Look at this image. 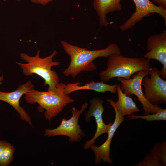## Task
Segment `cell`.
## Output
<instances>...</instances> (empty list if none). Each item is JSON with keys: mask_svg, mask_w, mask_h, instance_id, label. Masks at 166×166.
<instances>
[{"mask_svg": "<svg viewBox=\"0 0 166 166\" xmlns=\"http://www.w3.org/2000/svg\"><path fill=\"white\" fill-rule=\"evenodd\" d=\"M61 44L70 59L69 65L63 73L65 77L70 75L73 78L81 72H91L96 70L97 67L93 62L96 59L108 57L114 53L121 54L119 46L115 43H111L104 49L97 50H88L64 41L61 42Z\"/></svg>", "mask_w": 166, "mask_h": 166, "instance_id": "obj_1", "label": "cell"}, {"mask_svg": "<svg viewBox=\"0 0 166 166\" xmlns=\"http://www.w3.org/2000/svg\"><path fill=\"white\" fill-rule=\"evenodd\" d=\"M65 83L60 82L56 88L53 90L40 91L34 88L26 93L24 98L28 104H38L39 112L45 110V118L50 121L61 112L68 104L74 101L65 92Z\"/></svg>", "mask_w": 166, "mask_h": 166, "instance_id": "obj_2", "label": "cell"}, {"mask_svg": "<svg viewBox=\"0 0 166 166\" xmlns=\"http://www.w3.org/2000/svg\"><path fill=\"white\" fill-rule=\"evenodd\" d=\"M40 50L38 49L36 55L33 57L21 53L20 57L27 63L18 62H16V63L22 69L26 76L36 74L44 80V85L48 86V91L54 90L60 83L58 74L55 71L51 69L53 66L60 64V62L54 61L53 60L57 52L54 50L50 55L43 58L40 57Z\"/></svg>", "mask_w": 166, "mask_h": 166, "instance_id": "obj_3", "label": "cell"}, {"mask_svg": "<svg viewBox=\"0 0 166 166\" xmlns=\"http://www.w3.org/2000/svg\"><path fill=\"white\" fill-rule=\"evenodd\" d=\"M107 68L101 71L99 76L101 81L106 83L115 77L128 80L134 73L151 69V60L144 57H129L121 54L114 53L108 57Z\"/></svg>", "mask_w": 166, "mask_h": 166, "instance_id": "obj_4", "label": "cell"}, {"mask_svg": "<svg viewBox=\"0 0 166 166\" xmlns=\"http://www.w3.org/2000/svg\"><path fill=\"white\" fill-rule=\"evenodd\" d=\"M88 104L86 102L81 106V109L78 110L75 107L71 109L72 116L67 120L62 118L60 125L54 129H46L44 136L51 137L58 135H63L69 137V140L71 142H77L81 140L86 136L85 134L81 129L78 124L80 115L88 107Z\"/></svg>", "mask_w": 166, "mask_h": 166, "instance_id": "obj_5", "label": "cell"}, {"mask_svg": "<svg viewBox=\"0 0 166 166\" xmlns=\"http://www.w3.org/2000/svg\"><path fill=\"white\" fill-rule=\"evenodd\" d=\"M148 72L140 70L132 76L128 80L117 77V80L121 82L120 89L127 96L135 95L141 103L144 111V115L154 113L162 111L164 109L158 105H153L145 98L142 89V82L144 77L148 75Z\"/></svg>", "mask_w": 166, "mask_h": 166, "instance_id": "obj_6", "label": "cell"}, {"mask_svg": "<svg viewBox=\"0 0 166 166\" xmlns=\"http://www.w3.org/2000/svg\"><path fill=\"white\" fill-rule=\"evenodd\" d=\"M149 77H144L142 85L144 88V96L153 105L166 104V81L160 77L158 68H151L148 72Z\"/></svg>", "mask_w": 166, "mask_h": 166, "instance_id": "obj_7", "label": "cell"}, {"mask_svg": "<svg viewBox=\"0 0 166 166\" xmlns=\"http://www.w3.org/2000/svg\"><path fill=\"white\" fill-rule=\"evenodd\" d=\"M136 7L135 11L123 24L119 26L123 31L131 29L144 17L150 16L152 14L156 13L164 18L166 26V8L157 6L150 0H132Z\"/></svg>", "mask_w": 166, "mask_h": 166, "instance_id": "obj_8", "label": "cell"}, {"mask_svg": "<svg viewBox=\"0 0 166 166\" xmlns=\"http://www.w3.org/2000/svg\"><path fill=\"white\" fill-rule=\"evenodd\" d=\"M103 102V100L98 97L92 98L89 101L90 106L89 110L85 113V121L86 122H89L90 117L92 116L94 118L97 124L96 130L94 136L83 144V148L85 150L90 148L92 144H94L96 139L100 135L107 133L113 124L110 122L106 124L103 122L102 117L104 110L102 105Z\"/></svg>", "mask_w": 166, "mask_h": 166, "instance_id": "obj_9", "label": "cell"}, {"mask_svg": "<svg viewBox=\"0 0 166 166\" xmlns=\"http://www.w3.org/2000/svg\"><path fill=\"white\" fill-rule=\"evenodd\" d=\"M147 49L148 51L144 57L150 59H154L162 65L160 71V77L166 78V30L161 33L150 36L147 41Z\"/></svg>", "mask_w": 166, "mask_h": 166, "instance_id": "obj_10", "label": "cell"}, {"mask_svg": "<svg viewBox=\"0 0 166 166\" xmlns=\"http://www.w3.org/2000/svg\"><path fill=\"white\" fill-rule=\"evenodd\" d=\"M35 86L30 80L20 85L16 89L10 92L0 91V101H4L13 107L19 115L20 118L31 126L33 124L31 118L26 110L21 106L19 101L21 97L34 89Z\"/></svg>", "mask_w": 166, "mask_h": 166, "instance_id": "obj_11", "label": "cell"}, {"mask_svg": "<svg viewBox=\"0 0 166 166\" xmlns=\"http://www.w3.org/2000/svg\"><path fill=\"white\" fill-rule=\"evenodd\" d=\"M115 112L114 122L110 126L108 132V137L105 142L99 146L92 144L90 147L93 152L95 159L94 163L96 164H100L102 161L104 163L111 164L113 161L111 158L110 147L112 140L117 128L124 121L125 118L122 116L113 106Z\"/></svg>", "mask_w": 166, "mask_h": 166, "instance_id": "obj_12", "label": "cell"}, {"mask_svg": "<svg viewBox=\"0 0 166 166\" xmlns=\"http://www.w3.org/2000/svg\"><path fill=\"white\" fill-rule=\"evenodd\" d=\"M117 92L118 97L117 102H115L111 99H108L106 101L114 106L122 116L131 115L140 111L132 98L122 91L120 85H117Z\"/></svg>", "mask_w": 166, "mask_h": 166, "instance_id": "obj_13", "label": "cell"}, {"mask_svg": "<svg viewBox=\"0 0 166 166\" xmlns=\"http://www.w3.org/2000/svg\"><path fill=\"white\" fill-rule=\"evenodd\" d=\"M80 82L68 83L65 84L64 92L65 93L69 95L72 93L79 90H90L98 92L105 93L108 91L112 93L117 92V85H111L102 81L96 82L92 81L85 85H80L82 84Z\"/></svg>", "mask_w": 166, "mask_h": 166, "instance_id": "obj_14", "label": "cell"}, {"mask_svg": "<svg viewBox=\"0 0 166 166\" xmlns=\"http://www.w3.org/2000/svg\"><path fill=\"white\" fill-rule=\"evenodd\" d=\"M93 5L98 16L100 25L105 27L111 23L107 21V15L122 9L121 5L118 0H94Z\"/></svg>", "mask_w": 166, "mask_h": 166, "instance_id": "obj_15", "label": "cell"}, {"mask_svg": "<svg viewBox=\"0 0 166 166\" xmlns=\"http://www.w3.org/2000/svg\"><path fill=\"white\" fill-rule=\"evenodd\" d=\"M15 149L10 142L0 140V166H7L12 162Z\"/></svg>", "mask_w": 166, "mask_h": 166, "instance_id": "obj_16", "label": "cell"}, {"mask_svg": "<svg viewBox=\"0 0 166 166\" xmlns=\"http://www.w3.org/2000/svg\"><path fill=\"white\" fill-rule=\"evenodd\" d=\"M152 154L159 159L163 166L166 165V141L156 143L150 150Z\"/></svg>", "mask_w": 166, "mask_h": 166, "instance_id": "obj_17", "label": "cell"}, {"mask_svg": "<svg viewBox=\"0 0 166 166\" xmlns=\"http://www.w3.org/2000/svg\"><path fill=\"white\" fill-rule=\"evenodd\" d=\"M128 117H130V118L127 120L141 119L146 120L147 121H165L166 120V109H164L161 111L152 113V114H150L144 116H138L133 114L129 116Z\"/></svg>", "mask_w": 166, "mask_h": 166, "instance_id": "obj_18", "label": "cell"}, {"mask_svg": "<svg viewBox=\"0 0 166 166\" xmlns=\"http://www.w3.org/2000/svg\"><path fill=\"white\" fill-rule=\"evenodd\" d=\"M132 166H163L159 159L151 153H147L140 162Z\"/></svg>", "mask_w": 166, "mask_h": 166, "instance_id": "obj_19", "label": "cell"}, {"mask_svg": "<svg viewBox=\"0 0 166 166\" xmlns=\"http://www.w3.org/2000/svg\"><path fill=\"white\" fill-rule=\"evenodd\" d=\"M54 0H31L33 3L44 6Z\"/></svg>", "mask_w": 166, "mask_h": 166, "instance_id": "obj_20", "label": "cell"}, {"mask_svg": "<svg viewBox=\"0 0 166 166\" xmlns=\"http://www.w3.org/2000/svg\"><path fill=\"white\" fill-rule=\"evenodd\" d=\"M152 2L156 3L164 8H166V0H151Z\"/></svg>", "mask_w": 166, "mask_h": 166, "instance_id": "obj_21", "label": "cell"}, {"mask_svg": "<svg viewBox=\"0 0 166 166\" xmlns=\"http://www.w3.org/2000/svg\"><path fill=\"white\" fill-rule=\"evenodd\" d=\"M4 79L3 75L0 76V86L2 84V81Z\"/></svg>", "mask_w": 166, "mask_h": 166, "instance_id": "obj_22", "label": "cell"}, {"mask_svg": "<svg viewBox=\"0 0 166 166\" xmlns=\"http://www.w3.org/2000/svg\"><path fill=\"white\" fill-rule=\"evenodd\" d=\"M3 1L5 2L7 0H3Z\"/></svg>", "mask_w": 166, "mask_h": 166, "instance_id": "obj_23", "label": "cell"}, {"mask_svg": "<svg viewBox=\"0 0 166 166\" xmlns=\"http://www.w3.org/2000/svg\"><path fill=\"white\" fill-rule=\"evenodd\" d=\"M121 0H118V1L120 2H121Z\"/></svg>", "mask_w": 166, "mask_h": 166, "instance_id": "obj_24", "label": "cell"}]
</instances>
